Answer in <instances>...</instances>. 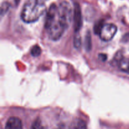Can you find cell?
Returning a JSON list of instances; mask_svg holds the SVG:
<instances>
[{"label": "cell", "instance_id": "1", "mask_svg": "<svg viewBox=\"0 0 129 129\" xmlns=\"http://www.w3.org/2000/svg\"><path fill=\"white\" fill-rule=\"evenodd\" d=\"M45 27L49 39L54 41L59 40L66 30L59 20L58 7L54 3L50 5L47 13Z\"/></svg>", "mask_w": 129, "mask_h": 129}, {"label": "cell", "instance_id": "2", "mask_svg": "<svg viewBox=\"0 0 129 129\" xmlns=\"http://www.w3.org/2000/svg\"><path fill=\"white\" fill-rule=\"evenodd\" d=\"M46 11L44 3L39 0H28L25 3L21 13V18L26 23L37 21Z\"/></svg>", "mask_w": 129, "mask_h": 129}, {"label": "cell", "instance_id": "3", "mask_svg": "<svg viewBox=\"0 0 129 129\" xmlns=\"http://www.w3.org/2000/svg\"><path fill=\"white\" fill-rule=\"evenodd\" d=\"M74 11L71 6L67 1H63L58 7V16L62 25L68 29L73 18Z\"/></svg>", "mask_w": 129, "mask_h": 129}, {"label": "cell", "instance_id": "4", "mask_svg": "<svg viewBox=\"0 0 129 129\" xmlns=\"http://www.w3.org/2000/svg\"><path fill=\"white\" fill-rule=\"evenodd\" d=\"M117 31V27L113 23L104 24L99 35L103 41L108 42L113 39Z\"/></svg>", "mask_w": 129, "mask_h": 129}, {"label": "cell", "instance_id": "5", "mask_svg": "<svg viewBox=\"0 0 129 129\" xmlns=\"http://www.w3.org/2000/svg\"><path fill=\"white\" fill-rule=\"evenodd\" d=\"M73 19H74V31H75V33H79L83 25V18H82V13L80 6L78 3H74Z\"/></svg>", "mask_w": 129, "mask_h": 129}, {"label": "cell", "instance_id": "6", "mask_svg": "<svg viewBox=\"0 0 129 129\" xmlns=\"http://www.w3.org/2000/svg\"><path fill=\"white\" fill-rule=\"evenodd\" d=\"M5 129H23L21 120L18 117H10L6 122Z\"/></svg>", "mask_w": 129, "mask_h": 129}, {"label": "cell", "instance_id": "7", "mask_svg": "<svg viewBox=\"0 0 129 129\" xmlns=\"http://www.w3.org/2000/svg\"><path fill=\"white\" fill-rule=\"evenodd\" d=\"M118 66L121 71L129 75V59L121 57L118 60Z\"/></svg>", "mask_w": 129, "mask_h": 129}, {"label": "cell", "instance_id": "8", "mask_svg": "<svg viewBox=\"0 0 129 129\" xmlns=\"http://www.w3.org/2000/svg\"><path fill=\"white\" fill-rule=\"evenodd\" d=\"M30 129H45L42 122L39 118L35 120L31 124Z\"/></svg>", "mask_w": 129, "mask_h": 129}, {"label": "cell", "instance_id": "9", "mask_svg": "<svg viewBox=\"0 0 129 129\" xmlns=\"http://www.w3.org/2000/svg\"><path fill=\"white\" fill-rule=\"evenodd\" d=\"M31 55L34 57H38L42 53V50L41 48L37 45H35L31 48Z\"/></svg>", "mask_w": 129, "mask_h": 129}, {"label": "cell", "instance_id": "10", "mask_svg": "<svg viewBox=\"0 0 129 129\" xmlns=\"http://www.w3.org/2000/svg\"><path fill=\"white\" fill-rule=\"evenodd\" d=\"M74 129H87L86 123L83 120H78L74 125Z\"/></svg>", "mask_w": 129, "mask_h": 129}, {"label": "cell", "instance_id": "11", "mask_svg": "<svg viewBox=\"0 0 129 129\" xmlns=\"http://www.w3.org/2000/svg\"><path fill=\"white\" fill-rule=\"evenodd\" d=\"M104 24L103 20H100L95 24L94 26V32L96 35H99Z\"/></svg>", "mask_w": 129, "mask_h": 129}, {"label": "cell", "instance_id": "12", "mask_svg": "<svg viewBox=\"0 0 129 129\" xmlns=\"http://www.w3.org/2000/svg\"><path fill=\"white\" fill-rule=\"evenodd\" d=\"M74 47H76L77 49L79 48V47L81 46V37H80V35H79V33H75V35H74Z\"/></svg>", "mask_w": 129, "mask_h": 129}, {"label": "cell", "instance_id": "13", "mask_svg": "<svg viewBox=\"0 0 129 129\" xmlns=\"http://www.w3.org/2000/svg\"><path fill=\"white\" fill-rule=\"evenodd\" d=\"M85 45L86 48L87 50H90L91 49V37L90 36L89 34H87L86 37L85 38Z\"/></svg>", "mask_w": 129, "mask_h": 129}, {"label": "cell", "instance_id": "14", "mask_svg": "<svg viewBox=\"0 0 129 129\" xmlns=\"http://www.w3.org/2000/svg\"><path fill=\"white\" fill-rule=\"evenodd\" d=\"M10 4L7 2L3 3L2 5H1V16L4 15V14L6 13L7 12L8 10L10 8Z\"/></svg>", "mask_w": 129, "mask_h": 129}, {"label": "cell", "instance_id": "15", "mask_svg": "<svg viewBox=\"0 0 129 129\" xmlns=\"http://www.w3.org/2000/svg\"><path fill=\"white\" fill-rule=\"evenodd\" d=\"M99 58L100 59V60H103V61H105V60H107V55L105 54H101L99 55Z\"/></svg>", "mask_w": 129, "mask_h": 129}, {"label": "cell", "instance_id": "16", "mask_svg": "<svg viewBox=\"0 0 129 129\" xmlns=\"http://www.w3.org/2000/svg\"><path fill=\"white\" fill-rule=\"evenodd\" d=\"M15 2H16V5H18V3H19V1H20V0H15Z\"/></svg>", "mask_w": 129, "mask_h": 129}, {"label": "cell", "instance_id": "17", "mask_svg": "<svg viewBox=\"0 0 129 129\" xmlns=\"http://www.w3.org/2000/svg\"><path fill=\"white\" fill-rule=\"evenodd\" d=\"M42 1H47V0H42Z\"/></svg>", "mask_w": 129, "mask_h": 129}]
</instances>
